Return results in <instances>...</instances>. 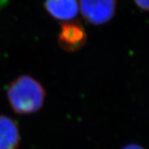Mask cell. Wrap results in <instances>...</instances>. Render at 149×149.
Here are the masks:
<instances>
[{
  "instance_id": "cell-1",
  "label": "cell",
  "mask_w": 149,
  "mask_h": 149,
  "mask_svg": "<svg viewBox=\"0 0 149 149\" xmlns=\"http://www.w3.org/2000/svg\"><path fill=\"white\" fill-rule=\"evenodd\" d=\"M45 90L33 78L22 75L13 81L8 89L11 107L19 114H29L38 111L43 105Z\"/></svg>"
},
{
  "instance_id": "cell-2",
  "label": "cell",
  "mask_w": 149,
  "mask_h": 149,
  "mask_svg": "<svg viewBox=\"0 0 149 149\" xmlns=\"http://www.w3.org/2000/svg\"><path fill=\"white\" fill-rule=\"evenodd\" d=\"M80 10L87 22L95 25L110 21L115 13L116 0H80Z\"/></svg>"
},
{
  "instance_id": "cell-3",
  "label": "cell",
  "mask_w": 149,
  "mask_h": 149,
  "mask_svg": "<svg viewBox=\"0 0 149 149\" xmlns=\"http://www.w3.org/2000/svg\"><path fill=\"white\" fill-rule=\"evenodd\" d=\"M86 42V33L80 22H72L61 25L59 44L65 51L74 52L82 47Z\"/></svg>"
},
{
  "instance_id": "cell-4",
  "label": "cell",
  "mask_w": 149,
  "mask_h": 149,
  "mask_svg": "<svg viewBox=\"0 0 149 149\" xmlns=\"http://www.w3.org/2000/svg\"><path fill=\"white\" fill-rule=\"evenodd\" d=\"M44 7L51 16L63 21L73 19L79 8L77 0H46Z\"/></svg>"
},
{
  "instance_id": "cell-5",
  "label": "cell",
  "mask_w": 149,
  "mask_h": 149,
  "mask_svg": "<svg viewBox=\"0 0 149 149\" xmlns=\"http://www.w3.org/2000/svg\"><path fill=\"white\" fill-rule=\"evenodd\" d=\"M19 140L16 123L10 118L0 115V149H17Z\"/></svg>"
},
{
  "instance_id": "cell-6",
  "label": "cell",
  "mask_w": 149,
  "mask_h": 149,
  "mask_svg": "<svg viewBox=\"0 0 149 149\" xmlns=\"http://www.w3.org/2000/svg\"><path fill=\"white\" fill-rule=\"evenodd\" d=\"M134 1L140 8L145 11L148 10V0H134Z\"/></svg>"
},
{
  "instance_id": "cell-7",
  "label": "cell",
  "mask_w": 149,
  "mask_h": 149,
  "mask_svg": "<svg viewBox=\"0 0 149 149\" xmlns=\"http://www.w3.org/2000/svg\"><path fill=\"white\" fill-rule=\"evenodd\" d=\"M122 149H143L141 146H139L138 144H128L127 146H125Z\"/></svg>"
}]
</instances>
